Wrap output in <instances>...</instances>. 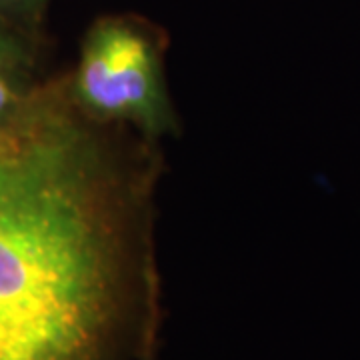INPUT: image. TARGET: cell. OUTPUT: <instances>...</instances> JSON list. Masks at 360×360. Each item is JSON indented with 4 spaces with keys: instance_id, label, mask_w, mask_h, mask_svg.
<instances>
[{
    "instance_id": "6da1fadb",
    "label": "cell",
    "mask_w": 360,
    "mask_h": 360,
    "mask_svg": "<svg viewBox=\"0 0 360 360\" xmlns=\"http://www.w3.org/2000/svg\"><path fill=\"white\" fill-rule=\"evenodd\" d=\"M132 194L70 94L0 130V360H103L127 302Z\"/></svg>"
},
{
    "instance_id": "7a4b0ae2",
    "label": "cell",
    "mask_w": 360,
    "mask_h": 360,
    "mask_svg": "<svg viewBox=\"0 0 360 360\" xmlns=\"http://www.w3.org/2000/svg\"><path fill=\"white\" fill-rule=\"evenodd\" d=\"M70 96L92 120L127 122L160 136L172 129L155 30L136 16H104L90 26Z\"/></svg>"
},
{
    "instance_id": "3957f363",
    "label": "cell",
    "mask_w": 360,
    "mask_h": 360,
    "mask_svg": "<svg viewBox=\"0 0 360 360\" xmlns=\"http://www.w3.org/2000/svg\"><path fill=\"white\" fill-rule=\"evenodd\" d=\"M32 70L34 66H0V130L26 112L44 89Z\"/></svg>"
},
{
    "instance_id": "277c9868",
    "label": "cell",
    "mask_w": 360,
    "mask_h": 360,
    "mask_svg": "<svg viewBox=\"0 0 360 360\" xmlns=\"http://www.w3.org/2000/svg\"><path fill=\"white\" fill-rule=\"evenodd\" d=\"M37 37L0 18V66H34Z\"/></svg>"
},
{
    "instance_id": "5b68a950",
    "label": "cell",
    "mask_w": 360,
    "mask_h": 360,
    "mask_svg": "<svg viewBox=\"0 0 360 360\" xmlns=\"http://www.w3.org/2000/svg\"><path fill=\"white\" fill-rule=\"evenodd\" d=\"M51 0H0V18L39 39Z\"/></svg>"
},
{
    "instance_id": "8992f818",
    "label": "cell",
    "mask_w": 360,
    "mask_h": 360,
    "mask_svg": "<svg viewBox=\"0 0 360 360\" xmlns=\"http://www.w3.org/2000/svg\"><path fill=\"white\" fill-rule=\"evenodd\" d=\"M144 360H150V359H144Z\"/></svg>"
}]
</instances>
